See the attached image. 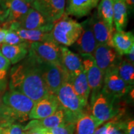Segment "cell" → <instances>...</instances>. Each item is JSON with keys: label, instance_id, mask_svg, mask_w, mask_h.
Segmentation results:
<instances>
[{"label": "cell", "instance_id": "d6986e66", "mask_svg": "<svg viewBox=\"0 0 134 134\" xmlns=\"http://www.w3.org/2000/svg\"><path fill=\"white\" fill-rule=\"evenodd\" d=\"M112 47L120 56H124L134 47V36L132 32L115 31L112 37Z\"/></svg>", "mask_w": 134, "mask_h": 134}, {"label": "cell", "instance_id": "484cf974", "mask_svg": "<svg viewBox=\"0 0 134 134\" xmlns=\"http://www.w3.org/2000/svg\"><path fill=\"white\" fill-rule=\"evenodd\" d=\"M97 15L109 26L114 30L113 23V7L112 0H100L98 4Z\"/></svg>", "mask_w": 134, "mask_h": 134}, {"label": "cell", "instance_id": "ac0fdd59", "mask_svg": "<svg viewBox=\"0 0 134 134\" xmlns=\"http://www.w3.org/2000/svg\"><path fill=\"white\" fill-rule=\"evenodd\" d=\"M66 123L68 122H67L64 110L59 106L53 114L42 119L32 120L26 126H24V129L26 130L34 128L51 129L64 125Z\"/></svg>", "mask_w": 134, "mask_h": 134}, {"label": "cell", "instance_id": "8fae6325", "mask_svg": "<svg viewBox=\"0 0 134 134\" xmlns=\"http://www.w3.org/2000/svg\"><path fill=\"white\" fill-rule=\"evenodd\" d=\"M92 55L104 75L108 70L118 66L122 59L113 47L107 45H98Z\"/></svg>", "mask_w": 134, "mask_h": 134}, {"label": "cell", "instance_id": "5bb4252c", "mask_svg": "<svg viewBox=\"0 0 134 134\" xmlns=\"http://www.w3.org/2000/svg\"><path fill=\"white\" fill-rule=\"evenodd\" d=\"M61 65L69 76L70 81L73 77L84 70L81 56L73 53L67 47L60 46Z\"/></svg>", "mask_w": 134, "mask_h": 134}, {"label": "cell", "instance_id": "f546056e", "mask_svg": "<svg viewBox=\"0 0 134 134\" xmlns=\"http://www.w3.org/2000/svg\"><path fill=\"white\" fill-rule=\"evenodd\" d=\"M27 42V41L23 40L14 31L8 29L5 36L4 42L3 44L10 45V46H16Z\"/></svg>", "mask_w": 134, "mask_h": 134}, {"label": "cell", "instance_id": "9a60e30c", "mask_svg": "<svg viewBox=\"0 0 134 134\" xmlns=\"http://www.w3.org/2000/svg\"><path fill=\"white\" fill-rule=\"evenodd\" d=\"M81 33L75 43L80 53L93 55L98 46L90 22V18L81 23Z\"/></svg>", "mask_w": 134, "mask_h": 134}, {"label": "cell", "instance_id": "44dd1931", "mask_svg": "<svg viewBox=\"0 0 134 134\" xmlns=\"http://www.w3.org/2000/svg\"><path fill=\"white\" fill-rule=\"evenodd\" d=\"M31 8V4L23 0H9L6 4L9 14L6 21L3 24V29H7L9 24L21 19Z\"/></svg>", "mask_w": 134, "mask_h": 134}, {"label": "cell", "instance_id": "7c38bea8", "mask_svg": "<svg viewBox=\"0 0 134 134\" xmlns=\"http://www.w3.org/2000/svg\"><path fill=\"white\" fill-rule=\"evenodd\" d=\"M53 24L49 23L41 13L31 7L21 19L9 24L7 29L14 28H21L26 30L40 29L53 26Z\"/></svg>", "mask_w": 134, "mask_h": 134}, {"label": "cell", "instance_id": "d6a6232c", "mask_svg": "<svg viewBox=\"0 0 134 134\" xmlns=\"http://www.w3.org/2000/svg\"><path fill=\"white\" fill-rule=\"evenodd\" d=\"M8 14H9L8 9H5L0 5V23L4 24L7 20Z\"/></svg>", "mask_w": 134, "mask_h": 134}, {"label": "cell", "instance_id": "e0dca14e", "mask_svg": "<svg viewBox=\"0 0 134 134\" xmlns=\"http://www.w3.org/2000/svg\"><path fill=\"white\" fill-rule=\"evenodd\" d=\"M98 3L99 0H66L65 13L68 16L83 18L90 15Z\"/></svg>", "mask_w": 134, "mask_h": 134}, {"label": "cell", "instance_id": "d4e9b609", "mask_svg": "<svg viewBox=\"0 0 134 134\" xmlns=\"http://www.w3.org/2000/svg\"><path fill=\"white\" fill-rule=\"evenodd\" d=\"M76 134H93L98 127L103 124L92 114H85L77 120Z\"/></svg>", "mask_w": 134, "mask_h": 134}, {"label": "cell", "instance_id": "4fadbf2b", "mask_svg": "<svg viewBox=\"0 0 134 134\" xmlns=\"http://www.w3.org/2000/svg\"><path fill=\"white\" fill-rule=\"evenodd\" d=\"M59 107L58 99L55 94L47 96L34 103L29 115V119L40 120L53 114Z\"/></svg>", "mask_w": 134, "mask_h": 134}, {"label": "cell", "instance_id": "f35d334b", "mask_svg": "<svg viewBox=\"0 0 134 134\" xmlns=\"http://www.w3.org/2000/svg\"><path fill=\"white\" fill-rule=\"evenodd\" d=\"M125 1L128 9L132 10V11H133L134 7V0H125Z\"/></svg>", "mask_w": 134, "mask_h": 134}, {"label": "cell", "instance_id": "8d00e7d4", "mask_svg": "<svg viewBox=\"0 0 134 134\" xmlns=\"http://www.w3.org/2000/svg\"><path fill=\"white\" fill-rule=\"evenodd\" d=\"M8 31V29H3V28L0 29V47H1V45L4 42L5 36H6V34L7 33Z\"/></svg>", "mask_w": 134, "mask_h": 134}, {"label": "cell", "instance_id": "7a4b0ae2", "mask_svg": "<svg viewBox=\"0 0 134 134\" xmlns=\"http://www.w3.org/2000/svg\"><path fill=\"white\" fill-rule=\"evenodd\" d=\"M2 100L4 109L1 122H23L29 120V114L34 104L29 98L21 92L9 90L5 92Z\"/></svg>", "mask_w": 134, "mask_h": 134}, {"label": "cell", "instance_id": "5b68a950", "mask_svg": "<svg viewBox=\"0 0 134 134\" xmlns=\"http://www.w3.org/2000/svg\"><path fill=\"white\" fill-rule=\"evenodd\" d=\"M80 56L90 89V106L91 107L103 88L104 75L98 68L93 55L80 53Z\"/></svg>", "mask_w": 134, "mask_h": 134}, {"label": "cell", "instance_id": "1f68e13d", "mask_svg": "<svg viewBox=\"0 0 134 134\" xmlns=\"http://www.w3.org/2000/svg\"><path fill=\"white\" fill-rule=\"evenodd\" d=\"M26 134H51L48 129L34 128L26 130Z\"/></svg>", "mask_w": 134, "mask_h": 134}, {"label": "cell", "instance_id": "836d02e7", "mask_svg": "<svg viewBox=\"0 0 134 134\" xmlns=\"http://www.w3.org/2000/svg\"><path fill=\"white\" fill-rule=\"evenodd\" d=\"M125 134H134V121L133 120H130L127 123Z\"/></svg>", "mask_w": 134, "mask_h": 134}, {"label": "cell", "instance_id": "60d3db41", "mask_svg": "<svg viewBox=\"0 0 134 134\" xmlns=\"http://www.w3.org/2000/svg\"><path fill=\"white\" fill-rule=\"evenodd\" d=\"M23 1H25V2H26L27 3H29V4H32V3L34 1V0H23Z\"/></svg>", "mask_w": 134, "mask_h": 134}, {"label": "cell", "instance_id": "ab89813d", "mask_svg": "<svg viewBox=\"0 0 134 134\" xmlns=\"http://www.w3.org/2000/svg\"><path fill=\"white\" fill-rule=\"evenodd\" d=\"M9 1V0H0V5L2 6L3 8H5V9H7V8H6V4H7V3Z\"/></svg>", "mask_w": 134, "mask_h": 134}, {"label": "cell", "instance_id": "277c9868", "mask_svg": "<svg viewBox=\"0 0 134 134\" xmlns=\"http://www.w3.org/2000/svg\"><path fill=\"white\" fill-rule=\"evenodd\" d=\"M81 31V23L70 18L65 13L62 18L54 23L50 34L53 41L57 43L68 47L75 44Z\"/></svg>", "mask_w": 134, "mask_h": 134}, {"label": "cell", "instance_id": "52a82bcc", "mask_svg": "<svg viewBox=\"0 0 134 134\" xmlns=\"http://www.w3.org/2000/svg\"><path fill=\"white\" fill-rule=\"evenodd\" d=\"M115 99L101 91L91 107L92 115L99 121L105 123L122 114L114 106Z\"/></svg>", "mask_w": 134, "mask_h": 134}, {"label": "cell", "instance_id": "8992f818", "mask_svg": "<svg viewBox=\"0 0 134 134\" xmlns=\"http://www.w3.org/2000/svg\"><path fill=\"white\" fill-rule=\"evenodd\" d=\"M38 60L42 78L47 90L49 94H55L62 85L69 80V76L62 66Z\"/></svg>", "mask_w": 134, "mask_h": 134}, {"label": "cell", "instance_id": "d590c367", "mask_svg": "<svg viewBox=\"0 0 134 134\" xmlns=\"http://www.w3.org/2000/svg\"><path fill=\"white\" fill-rule=\"evenodd\" d=\"M125 60L134 65V47L132 48L129 52L127 53V55H125Z\"/></svg>", "mask_w": 134, "mask_h": 134}, {"label": "cell", "instance_id": "b9f144b4", "mask_svg": "<svg viewBox=\"0 0 134 134\" xmlns=\"http://www.w3.org/2000/svg\"><path fill=\"white\" fill-rule=\"evenodd\" d=\"M1 26H0V29H1Z\"/></svg>", "mask_w": 134, "mask_h": 134}, {"label": "cell", "instance_id": "6da1fadb", "mask_svg": "<svg viewBox=\"0 0 134 134\" xmlns=\"http://www.w3.org/2000/svg\"><path fill=\"white\" fill-rule=\"evenodd\" d=\"M9 86V90L21 92L34 103L49 94L42 78L39 60L31 50L24 60L11 68Z\"/></svg>", "mask_w": 134, "mask_h": 134}, {"label": "cell", "instance_id": "ffe728a7", "mask_svg": "<svg viewBox=\"0 0 134 134\" xmlns=\"http://www.w3.org/2000/svg\"><path fill=\"white\" fill-rule=\"evenodd\" d=\"M31 43L27 42L16 46L2 44L0 50L3 56L12 65H16L24 60L29 53Z\"/></svg>", "mask_w": 134, "mask_h": 134}, {"label": "cell", "instance_id": "4316f807", "mask_svg": "<svg viewBox=\"0 0 134 134\" xmlns=\"http://www.w3.org/2000/svg\"><path fill=\"white\" fill-rule=\"evenodd\" d=\"M119 76L127 85L133 86L134 84V66L129 62L122 58L117 67Z\"/></svg>", "mask_w": 134, "mask_h": 134}, {"label": "cell", "instance_id": "ba28073f", "mask_svg": "<svg viewBox=\"0 0 134 134\" xmlns=\"http://www.w3.org/2000/svg\"><path fill=\"white\" fill-rule=\"evenodd\" d=\"M117 67L110 68L105 72L101 90L103 93L115 99L120 98L125 96L132 87L127 85L119 76Z\"/></svg>", "mask_w": 134, "mask_h": 134}, {"label": "cell", "instance_id": "83f0119b", "mask_svg": "<svg viewBox=\"0 0 134 134\" xmlns=\"http://www.w3.org/2000/svg\"><path fill=\"white\" fill-rule=\"evenodd\" d=\"M11 63L3 56L0 50V92L6 91L8 86V77Z\"/></svg>", "mask_w": 134, "mask_h": 134}, {"label": "cell", "instance_id": "7402d4cb", "mask_svg": "<svg viewBox=\"0 0 134 134\" xmlns=\"http://www.w3.org/2000/svg\"><path fill=\"white\" fill-rule=\"evenodd\" d=\"M53 26V25L42 29L34 30H26L21 28H14L11 30L16 32L23 40L31 43L53 41L50 34Z\"/></svg>", "mask_w": 134, "mask_h": 134}, {"label": "cell", "instance_id": "74e56055", "mask_svg": "<svg viewBox=\"0 0 134 134\" xmlns=\"http://www.w3.org/2000/svg\"><path fill=\"white\" fill-rule=\"evenodd\" d=\"M2 95H1V92H0V122L2 121V116L3 109H4V104L3 103L2 100Z\"/></svg>", "mask_w": 134, "mask_h": 134}, {"label": "cell", "instance_id": "3957f363", "mask_svg": "<svg viewBox=\"0 0 134 134\" xmlns=\"http://www.w3.org/2000/svg\"><path fill=\"white\" fill-rule=\"evenodd\" d=\"M59 106L64 110L67 122L76 124L77 120L85 114L86 105L77 96L71 82L67 80L62 85L57 93Z\"/></svg>", "mask_w": 134, "mask_h": 134}, {"label": "cell", "instance_id": "f1b7e54d", "mask_svg": "<svg viewBox=\"0 0 134 134\" xmlns=\"http://www.w3.org/2000/svg\"><path fill=\"white\" fill-rule=\"evenodd\" d=\"M0 134H26L24 126L14 122H0Z\"/></svg>", "mask_w": 134, "mask_h": 134}, {"label": "cell", "instance_id": "cb8c5ba5", "mask_svg": "<svg viewBox=\"0 0 134 134\" xmlns=\"http://www.w3.org/2000/svg\"><path fill=\"white\" fill-rule=\"evenodd\" d=\"M70 81V80H69ZM73 90L83 103L86 105L88 104V99L90 95V89L85 70L70 80Z\"/></svg>", "mask_w": 134, "mask_h": 134}, {"label": "cell", "instance_id": "2e32d148", "mask_svg": "<svg viewBox=\"0 0 134 134\" xmlns=\"http://www.w3.org/2000/svg\"><path fill=\"white\" fill-rule=\"evenodd\" d=\"M90 22L98 45H107L112 47V37L114 30L110 29L108 25L99 18L96 11L90 18Z\"/></svg>", "mask_w": 134, "mask_h": 134}, {"label": "cell", "instance_id": "9c48e42d", "mask_svg": "<svg viewBox=\"0 0 134 134\" xmlns=\"http://www.w3.org/2000/svg\"><path fill=\"white\" fill-rule=\"evenodd\" d=\"M60 46L53 41L32 42L29 50L41 61L62 66Z\"/></svg>", "mask_w": 134, "mask_h": 134}, {"label": "cell", "instance_id": "4dcf8cb0", "mask_svg": "<svg viewBox=\"0 0 134 134\" xmlns=\"http://www.w3.org/2000/svg\"><path fill=\"white\" fill-rule=\"evenodd\" d=\"M75 128V124L66 123L64 125L48 130L51 134H74Z\"/></svg>", "mask_w": 134, "mask_h": 134}, {"label": "cell", "instance_id": "7bdbcfd3", "mask_svg": "<svg viewBox=\"0 0 134 134\" xmlns=\"http://www.w3.org/2000/svg\"></svg>", "mask_w": 134, "mask_h": 134}, {"label": "cell", "instance_id": "603a6c76", "mask_svg": "<svg viewBox=\"0 0 134 134\" xmlns=\"http://www.w3.org/2000/svg\"><path fill=\"white\" fill-rule=\"evenodd\" d=\"M113 23L116 31H124L128 23L129 9L125 0H112Z\"/></svg>", "mask_w": 134, "mask_h": 134}, {"label": "cell", "instance_id": "30bf717a", "mask_svg": "<svg viewBox=\"0 0 134 134\" xmlns=\"http://www.w3.org/2000/svg\"><path fill=\"white\" fill-rule=\"evenodd\" d=\"M65 4L66 0H34L31 7L54 24L65 13Z\"/></svg>", "mask_w": 134, "mask_h": 134}, {"label": "cell", "instance_id": "e575fe53", "mask_svg": "<svg viewBox=\"0 0 134 134\" xmlns=\"http://www.w3.org/2000/svg\"><path fill=\"white\" fill-rule=\"evenodd\" d=\"M109 126V121L106 122L104 124H103L101 127L99 129H97V130L94 132L93 134H107V129Z\"/></svg>", "mask_w": 134, "mask_h": 134}]
</instances>
